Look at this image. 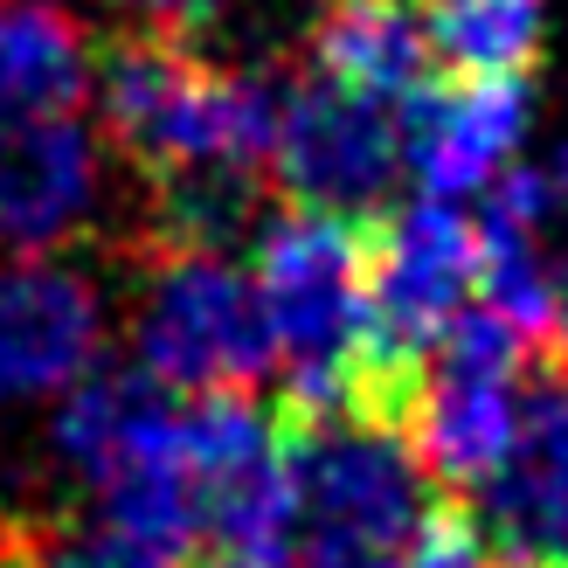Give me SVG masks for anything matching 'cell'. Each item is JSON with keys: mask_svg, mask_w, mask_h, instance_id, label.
I'll use <instances>...</instances> for the list:
<instances>
[{"mask_svg": "<svg viewBox=\"0 0 568 568\" xmlns=\"http://www.w3.org/2000/svg\"><path fill=\"white\" fill-rule=\"evenodd\" d=\"M555 194H561V187H555ZM561 202H568V194H561Z\"/></svg>", "mask_w": 568, "mask_h": 568, "instance_id": "obj_18", "label": "cell"}, {"mask_svg": "<svg viewBox=\"0 0 568 568\" xmlns=\"http://www.w3.org/2000/svg\"><path fill=\"white\" fill-rule=\"evenodd\" d=\"M139 257H146L132 312L139 375L174 395H257L277 354L250 271H236L222 250H139Z\"/></svg>", "mask_w": 568, "mask_h": 568, "instance_id": "obj_2", "label": "cell"}, {"mask_svg": "<svg viewBox=\"0 0 568 568\" xmlns=\"http://www.w3.org/2000/svg\"><path fill=\"white\" fill-rule=\"evenodd\" d=\"M409 568H520V561H506V555H493L486 541H478V534L458 520V506H450V514L423 534V548L409 555Z\"/></svg>", "mask_w": 568, "mask_h": 568, "instance_id": "obj_14", "label": "cell"}, {"mask_svg": "<svg viewBox=\"0 0 568 568\" xmlns=\"http://www.w3.org/2000/svg\"><path fill=\"white\" fill-rule=\"evenodd\" d=\"M430 63L437 55L423 28V0H320L305 21V70L395 111H409V98L437 83Z\"/></svg>", "mask_w": 568, "mask_h": 568, "instance_id": "obj_10", "label": "cell"}, {"mask_svg": "<svg viewBox=\"0 0 568 568\" xmlns=\"http://www.w3.org/2000/svg\"><path fill=\"white\" fill-rule=\"evenodd\" d=\"M98 284L63 264H0V403L77 388L98 361Z\"/></svg>", "mask_w": 568, "mask_h": 568, "instance_id": "obj_9", "label": "cell"}, {"mask_svg": "<svg viewBox=\"0 0 568 568\" xmlns=\"http://www.w3.org/2000/svg\"><path fill=\"white\" fill-rule=\"evenodd\" d=\"M49 541H55V534L42 520L0 506V568H49Z\"/></svg>", "mask_w": 568, "mask_h": 568, "instance_id": "obj_15", "label": "cell"}, {"mask_svg": "<svg viewBox=\"0 0 568 568\" xmlns=\"http://www.w3.org/2000/svg\"><path fill=\"white\" fill-rule=\"evenodd\" d=\"M395 166H403V111L395 104L361 98L320 70H305L277 91L271 174L292 209L375 222Z\"/></svg>", "mask_w": 568, "mask_h": 568, "instance_id": "obj_4", "label": "cell"}, {"mask_svg": "<svg viewBox=\"0 0 568 568\" xmlns=\"http://www.w3.org/2000/svg\"><path fill=\"white\" fill-rule=\"evenodd\" d=\"M98 104L111 146L153 187V202L181 194H236L271 174L277 91L222 70L194 49L119 42L98 55Z\"/></svg>", "mask_w": 568, "mask_h": 568, "instance_id": "obj_1", "label": "cell"}, {"mask_svg": "<svg viewBox=\"0 0 568 568\" xmlns=\"http://www.w3.org/2000/svg\"><path fill=\"white\" fill-rule=\"evenodd\" d=\"M98 83L91 36L55 0H0V111H77Z\"/></svg>", "mask_w": 568, "mask_h": 568, "instance_id": "obj_11", "label": "cell"}, {"mask_svg": "<svg viewBox=\"0 0 568 568\" xmlns=\"http://www.w3.org/2000/svg\"><path fill=\"white\" fill-rule=\"evenodd\" d=\"M104 215V153L77 111H0V250L49 257Z\"/></svg>", "mask_w": 568, "mask_h": 568, "instance_id": "obj_7", "label": "cell"}, {"mask_svg": "<svg viewBox=\"0 0 568 568\" xmlns=\"http://www.w3.org/2000/svg\"><path fill=\"white\" fill-rule=\"evenodd\" d=\"M548 181H555V187L568 194V153H561V166H555V174H548Z\"/></svg>", "mask_w": 568, "mask_h": 568, "instance_id": "obj_17", "label": "cell"}, {"mask_svg": "<svg viewBox=\"0 0 568 568\" xmlns=\"http://www.w3.org/2000/svg\"><path fill=\"white\" fill-rule=\"evenodd\" d=\"M527 132V83L437 77L403 111V166L430 202H458L506 174Z\"/></svg>", "mask_w": 568, "mask_h": 568, "instance_id": "obj_8", "label": "cell"}, {"mask_svg": "<svg viewBox=\"0 0 568 568\" xmlns=\"http://www.w3.org/2000/svg\"><path fill=\"white\" fill-rule=\"evenodd\" d=\"M111 14L132 28V42H166V49H187L202 28L222 14V0H104Z\"/></svg>", "mask_w": 568, "mask_h": 568, "instance_id": "obj_13", "label": "cell"}, {"mask_svg": "<svg viewBox=\"0 0 568 568\" xmlns=\"http://www.w3.org/2000/svg\"><path fill=\"white\" fill-rule=\"evenodd\" d=\"M423 28L450 77L527 83L548 49V0H423Z\"/></svg>", "mask_w": 568, "mask_h": 568, "instance_id": "obj_12", "label": "cell"}, {"mask_svg": "<svg viewBox=\"0 0 568 568\" xmlns=\"http://www.w3.org/2000/svg\"><path fill=\"white\" fill-rule=\"evenodd\" d=\"M194 568H284L277 555H202Z\"/></svg>", "mask_w": 568, "mask_h": 568, "instance_id": "obj_16", "label": "cell"}, {"mask_svg": "<svg viewBox=\"0 0 568 568\" xmlns=\"http://www.w3.org/2000/svg\"><path fill=\"white\" fill-rule=\"evenodd\" d=\"M527 361H534L527 339L506 320H493L486 305H471L423 361L403 444L450 506H465L514 450Z\"/></svg>", "mask_w": 568, "mask_h": 568, "instance_id": "obj_3", "label": "cell"}, {"mask_svg": "<svg viewBox=\"0 0 568 568\" xmlns=\"http://www.w3.org/2000/svg\"><path fill=\"white\" fill-rule=\"evenodd\" d=\"M458 520L520 568H568V367L541 361L527 375L514 450Z\"/></svg>", "mask_w": 568, "mask_h": 568, "instance_id": "obj_6", "label": "cell"}, {"mask_svg": "<svg viewBox=\"0 0 568 568\" xmlns=\"http://www.w3.org/2000/svg\"><path fill=\"white\" fill-rule=\"evenodd\" d=\"M478 298V243L450 202H409L367 222V305L375 347L403 382H423L430 347Z\"/></svg>", "mask_w": 568, "mask_h": 568, "instance_id": "obj_5", "label": "cell"}]
</instances>
